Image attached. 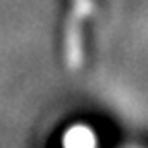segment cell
Here are the masks:
<instances>
[{"label": "cell", "instance_id": "cell-1", "mask_svg": "<svg viewBox=\"0 0 148 148\" xmlns=\"http://www.w3.org/2000/svg\"><path fill=\"white\" fill-rule=\"evenodd\" d=\"M92 14H95V0H64L62 51L72 68L84 62L88 25Z\"/></svg>", "mask_w": 148, "mask_h": 148}]
</instances>
